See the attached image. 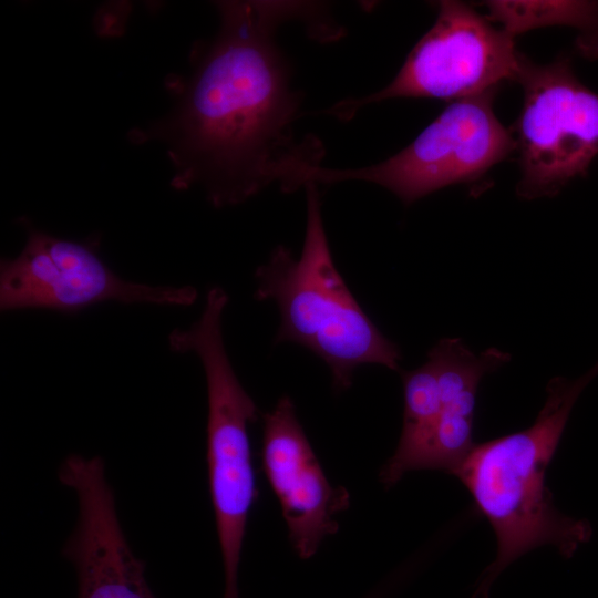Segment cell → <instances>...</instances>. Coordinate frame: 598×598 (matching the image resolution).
I'll return each instance as SVG.
<instances>
[{"mask_svg": "<svg viewBox=\"0 0 598 598\" xmlns=\"http://www.w3.org/2000/svg\"><path fill=\"white\" fill-rule=\"evenodd\" d=\"M216 8L217 32L197 49L176 107L136 137L162 140L173 186H198L216 207L244 203L271 184L295 192L302 174L321 165L324 147L293 133L301 93L277 33L298 21L324 43L344 30L323 2L218 1Z\"/></svg>", "mask_w": 598, "mask_h": 598, "instance_id": "1", "label": "cell"}, {"mask_svg": "<svg viewBox=\"0 0 598 598\" xmlns=\"http://www.w3.org/2000/svg\"><path fill=\"white\" fill-rule=\"evenodd\" d=\"M597 374L598 362L576 380L553 378L533 425L476 444L455 475L497 540L496 558L483 573L473 598H488L498 575L526 553L549 544L569 558L590 539L588 522L556 508L545 475L577 399Z\"/></svg>", "mask_w": 598, "mask_h": 598, "instance_id": "2", "label": "cell"}, {"mask_svg": "<svg viewBox=\"0 0 598 598\" xmlns=\"http://www.w3.org/2000/svg\"><path fill=\"white\" fill-rule=\"evenodd\" d=\"M307 221L296 258L278 246L255 272V298L276 303L280 324L276 343L308 348L328 365L333 386L344 391L353 372L374 363L399 370V347L382 334L336 267L326 234L318 186H305Z\"/></svg>", "mask_w": 598, "mask_h": 598, "instance_id": "3", "label": "cell"}, {"mask_svg": "<svg viewBox=\"0 0 598 598\" xmlns=\"http://www.w3.org/2000/svg\"><path fill=\"white\" fill-rule=\"evenodd\" d=\"M224 308L208 302L188 329L168 336L174 352L195 353L205 372L207 388V468L215 512L225 590L223 598H239L238 569L256 477L251 462L249 424L257 406L238 380L228 358L221 331Z\"/></svg>", "mask_w": 598, "mask_h": 598, "instance_id": "4", "label": "cell"}, {"mask_svg": "<svg viewBox=\"0 0 598 598\" xmlns=\"http://www.w3.org/2000/svg\"><path fill=\"white\" fill-rule=\"evenodd\" d=\"M496 91L453 101L411 144L383 162L355 168L311 167L301 186L367 182L410 205L446 186L477 181L516 148L514 136L493 111Z\"/></svg>", "mask_w": 598, "mask_h": 598, "instance_id": "5", "label": "cell"}, {"mask_svg": "<svg viewBox=\"0 0 598 598\" xmlns=\"http://www.w3.org/2000/svg\"><path fill=\"white\" fill-rule=\"evenodd\" d=\"M432 28L408 54L394 79L378 92L349 97L323 113L351 120L364 106L400 97L461 100L515 80L519 55L514 37L471 6L440 1Z\"/></svg>", "mask_w": 598, "mask_h": 598, "instance_id": "6", "label": "cell"}, {"mask_svg": "<svg viewBox=\"0 0 598 598\" xmlns=\"http://www.w3.org/2000/svg\"><path fill=\"white\" fill-rule=\"evenodd\" d=\"M514 81L524 93L514 137L522 174L516 193L524 199L555 196L584 177L598 155V93L565 56L536 64L520 53Z\"/></svg>", "mask_w": 598, "mask_h": 598, "instance_id": "7", "label": "cell"}, {"mask_svg": "<svg viewBox=\"0 0 598 598\" xmlns=\"http://www.w3.org/2000/svg\"><path fill=\"white\" fill-rule=\"evenodd\" d=\"M194 287L128 281L100 258L95 244L62 239L28 228L22 251L0 264V309H50L74 313L104 301L186 307Z\"/></svg>", "mask_w": 598, "mask_h": 598, "instance_id": "8", "label": "cell"}, {"mask_svg": "<svg viewBox=\"0 0 598 598\" xmlns=\"http://www.w3.org/2000/svg\"><path fill=\"white\" fill-rule=\"evenodd\" d=\"M58 476L79 503L75 528L62 548L76 573L78 598H156L145 563L134 555L122 529L103 458L71 454Z\"/></svg>", "mask_w": 598, "mask_h": 598, "instance_id": "9", "label": "cell"}, {"mask_svg": "<svg viewBox=\"0 0 598 598\" xmlns=\"http://www.w3.org/2000/svg\"><path fill=\"white\" fill-rule=\"evenodd\" d=\"M261 461L290 543L300 558L308 559L338 532L334 516L349 507L350 494L328 481L288 395L264 415Z\"/></svg>", "mask_w": 598, "mask_h": 598, "instance_id": "10", "label": "cell"}, {"mask_svg": "<svg viewBox=\"0 0 598 598\" xmlns=\"http://www.w3.org/2000/svg\"><path fill=\"white\" fill-rule=\"evenodd\" d=\"M437 372L442 408L422 461L421 470L456 475L475 443L473 421L481 379L511 360V354L489 348L478 355L458 338L440 340L427 353Z\"/></svg>", "mask_w": 598, "mask_h": 598, "instance_id": "11", "label": "cell"}, {"mask_svg": "<svg viewBox=\"0 0 598 598\" xmlns=\"http://www.w3.org/2000/svg\"><path fill=\"white\" fill-rule=\"evenodd\" d=\"M487 19L514 38L547 25L575 29L576 45L588 59L598 58V1H486Z\"/></svg>", "mask_w": 598, "mask_h": 598, "instance_id": "12", "label": "cell"}]
</instances>
